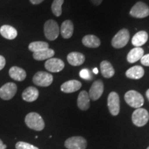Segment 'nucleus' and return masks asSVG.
<instances>
[{"label": "nucleus", "mask_w": 149, "mask_h": 149, "mask_svg": "<svg viewBox=\"0 0 149 149\" xmlns=\"http://www.w3.org/2000/svg\"><path fill=\"white\" fill-rule=\"evenodd\" d=\"M144 70L140 66H135L131 67L126 70V76L128 78L133 79H139L144 76Z\"/></svg>", "instance_id": "obj_20"}, {"label": "nucleus", "mask_w": 149, "mask_h": 149, "mask_svg": "<svg viewBox=\"0 0 149 149\" xmlns=\"http://www.w3.org/2000/svg\"><path fill=\"white\" fill-rule=\"evenodd\" d=\"M146 95L147 98H148V100H149V89H148V90H147L146 93Z\"/></svg>", "instance_id": "obj_35"}, {"label": "nucleus", "mask_w": 149, "mask_h": 149, "mask_svg": "<svg viewBox=\"0 0 149 149\" xmlns=\"http://www.w3.org/2000/svg\"><path fill=\"white\" fill-rule=\"evenodd\" d=\"M147 149H149V146L148 147V148H147Z\"/></svg>", "instance_id": "obj_37"}, {"label": "nucleus", "mask_w": 149, "mask_h": 149, "mask_svg": "<svg viewBox=\"0 0 149 149\" xmlns=\"http://www.w3.org/2000/svg\"><path fill=\"white\" fill-rule=\"evenodd\" d=\"M6 145L3 144V141L0 139V149H6Z\"/></svg>", "instance_id": "obj_34"}, {"label": "nucleus", "mask_w": 149, "mask_h": 149, "mask_svg": "<svg viewBox=\"0 0 149 149\" xmlns=\"http://www.w3.org/2000/svg\"><path fill=\"white\" fill-rule=\"evenodd\" d=\"M93 72H94V73H95V74H97L98 73V70H97V68H94V69H93Z\"/></svg>", "instance_id": "obj_36"}, {"label": "nucleus", "mask_w": 149, "mask_h": 149, "mask_svg": "<svg viewBox=\"0 0 149 149\" xmlns=\"http://www.w3.org/2000/svg\"><path fill=\"white\" fill-rule=\"evenodd\" d=\"M64 0H54L51 6V10L53 13L56 17H59L62 13L61 6L64 3Z\"/></svg>", "instance_id": "obj_27"}, {"label": "nucleus", "mask_w": 149, "mask_h": 149, "mask_svg": "<svg viewBox=\"0 0 149 149\" xmlns=\"http://www.w3.org/2000/svg\"><path fill=\"white\" fill-rule=\"evenodd\" d=\"M103 0H91V1L92 2L93 4L95 6H99L100 5L102 2Z\"/></svg>", "instance_id": "obj_32"}, {"label": "nucleus", "mask_w": 149, "mask_h": 149, "mask_svg": "<svg viewBox=\"0 0 149 149\" xmlns=\"http://www.w3.org/2000/svg\"><path fill=\"white\" fill-rule=\"evenodd\" d=\"M148 35L146 31H139L134 35L132 39V44L136 47H140L146 43L148 41Z\"/></svg>", "instance_id": "obj_21"}, {"label": "nucleus", "mask_w": 149, "mask_h": 149, "mask_svg": "<svg viewBox=\"0 0 149 149\" xmlns=\"http://www.w3.org/2000/svg\"><path fill=\"white\" fill-rule=\"evenodd\" d=\"M74 31V26L70 20H66L61 24L60 33L64 39H69L72 37Z\"/></svg>", "instance_id": "obj_19"}, {"label": "nucleus", "mask_w": 149, "mask_h": 149, "mask_svg": "<svg viewBox=\"0 0 149 149\" xmlns=\"http://www.w3.org/2000/svg\"><path fill=\"white\" fill-rule=\"evenodd\" d=\"M54 55H55L54 50L51 49V48H47V49L37 52V53H33V57L35 60L42 61L52 58Z\"/></svg>", "instance_id": "obj_25"}, {"label": "nucleus", "mask_w": 149, "mask_h": 149, "mask_svg": "<svg viewBox=\"0 0 149 149\" xmlns=\"http://www.w3.org/2000/svg\"><path fill=\"white\" fill-rule=\"evenodd\" d=\"M77 107L81 111H87L90 108V97L86 91L80 92L77 97Z\"/></svg>", "instance_id": "obj_14"}, {"label": "nucleus", "mask_w": 149, "mask_h": 149, "mask_svg": "<svg viewBox=\"0 0 149 149\" xmlns=\"http://www.w3.org/2000/svg\"><path fill=\"white\" fill-rule=\"evenodd\" d=\"M39 97V91L33 86H29L22 93V99L28 102L35 101Z\"/></svg>", "instance_id": "obj_16"}, {"label": "nucleus", "mask_w": 149, "mask_h": 149, "mask_svg": "<svg viewBox=\"0 0 149 149\" xmlns=\"http://www.w3.org/2000/svg\"><path fill=\"white\" fill-rule=\"evenodd\" d=\"M9 75L15 81H22L26 77V72L23 68L18 66H13L9 70Z\"/></svg>", "instance_id": "obj_17"}, {"label": "nucleus", "mask_w": 149, "mask_h": 149, "mask_svg": "<svg viewBox=\"0 0 149 149\" xmlns=\"http://www.w3.org/2000/svg\"><path fill=\"white\" fill-rule=\"evenodd\" d=\"M44 1V0H30V1H31L33 4H40V3H41Z\"/></svg>", "instance_id": "obj_33"}, {"label": "nucleus", "mask_w": 149, "mask_h": 149, "mask_svg": "<svg viewBox=\"0 0 149 149\" xmlns=\"http://www.w3.org/2000/svg\"><path fill=\"white\" fill-rule=\"evenodd\" d=\"M44 32L46 38L50 41H54L57 38L59 34L58 24L55 20L49 19L46 21L44 26Z\"/></svg>", "instance_id": "obj_3"}, {"label": "nucleus", "mask_w": 149, "mask_h": 149, "mask_svg": "<svg viewBox=\"0 0 149 149\" xmlns=\"http://www.w3.org/2000/svg\"><path fill=\"white\" fill-rule=\"evenodd\" d=\"M0 34L5 39L12 40L17 36V31L14 27L10 25H3L0 28Z\"/></svg>", "instance_id": "obj_18"}, {"label": "nucleus", "mask_w": 149, "mask_h": 149, "mask_svg": "<svg viewBox=\"0 0 149 149\" xmlns=\"http://www.w3.org/2000/svg\"><path fill=\"white\" fill-rule=\"evenodd\" d=\"M124 100L130 107L139 109L143 106L144 100L143 96L137 91L131 90L126 93L124 95Z\"/></svg>", "instance_id": "obj_2"}, {"label": "nucleus", "mask_w": 149, "mask_h": 149, "mask_svg": "<svg viewBox=\"0 0 149 149\" xmlns=\"http://www.w3.org/2000/svg\"><path fill=\"white\" fill-rule=\"evenodd\" d=\"M104 84L102 80H97L93 83L90 91H89V97L93 101H96L101 97L104 92Z\"/></svg>", "instance_id": "obj_12"}, {"label": "nucleus", "mask_w": 149, "mask_h": 149, "mask_svg": "<svg viewBox=\"0 0 149 149\" xmlns=\"http://www.w3.org/2000/svg\"><path fill=\"white\" fill-rule=\"evenodd\" d=\"M47 48H49V45L45 42H33L29 45V49L33 53H37Z\"/></svg>", "instance_id": "obj_26"}, {"label": "nucleus", "mask_w": 149, "mask_h": 149, "mask_svg": "<svg viewBox=\"0 0 149 149\" xmlns=\"http://www.w3.org/2000/svg\"><path fill=\"white\" fill-rule=\"evenodd\" d=\"M100 69L104 77L111 78L114 75L115 70L109 61H103L100 64Z\"/></svg>", "instance_id": "obj_24"}, {"label": "nucleus", "mask_w": 149, "mask_h": 149, "mask_svg": "<svg viewBox=\"0 0 149 149\" xmlns=\"http://www.w3.org/2000/svg\"><path fill=\"white\" fill-rule=\"evenodd\" d=\"M149 120L148 112L146 109L139 108L133 113L132 115V121L135 126L141 127L146 125Z\"/></svg>", "instance_id": "obj_6"}, {"label": "nucleus", "mask_w": 149, "mask_h": 149, "mask_svg": "<svg viewBox=\"0 0 149 149\" xmlns=\"http://www.w3.org/2000/svg\"><path fill=\"white\" fill-rule=\"evenodd\" d=\"M64 146L68 149H86L87 141L84 137L81 136H74L67 139Z\"/></svg>", "instance_id": "obj_7"}, {"label": "nucleus", "mask_w": 149, "mask_h": 149, "mask_svg": "<svg viewBox=\"0 0 149 149\" xmlns=\"http://www.w3.org/2000/svg\"><path fill=\"white\" fill-rule=\"evenodd\" d=\"M67 60L71 66H77L83 64L85 61V56L78 52H72L67 56Z\"/></svg>", "instance_id": "obj_15"}, {"label": "nucleus", "mask_w": 149, "mask_h": 149, "mask_svg": "<svg viewBox=\"0 0 149 149\" xmlns=\"http://www.w3.org/2000/svg\"><path fill=\"white\" fill-rule=\"evenodd\" d=\"M81 83L77 80L72 79L67 81L61 86V91L65 93H71L81 88Z\"/></svg>", "instance_id": "obj_13"}, {"label": "nucleus", "mask_w": 149, "mask_h": 149, "mask_svg": "<svg viewBox=\"0 0 149 149\" xmlns=\"http://www.w3.org/2000/svg\"><path fill=\"white\" fill-rule=\"evenodd\" d=\"M17 86L13 82H8L0 88V97L3 100H10L15 95Z\"/></svg>", "instance_id": "obj_10"}, {"label": "nucleus", "mask_w": 149, "mask_h": 149, "mask_svg": "<svg viewBox=\"0 0 149 149\" xmlns=\"http://www.w3.org/2000/svg\"><path fill=\"white\" fill-rule=\"evenodd\" d=\"M25 123L29 128L41 131L45 127V123L42 116L37 113H30L25 117Z\"/></svg>", "instance_id": "obj_1"}, {"label": "nucleus", "mask_w": 149, "mask_h": 149, "mask_svg": "<svg viewBox=\"0 0 149 149\" xmlns=\"http://www.w3.org/2000/svg\"><path fill=\"white\" fill-rule=\"evenodd\" d=\"M79 75L82 79H89L91 78V73L88 70L82 69L79 72Z\"/></svg>", "instance_id": "obj_29"}, {"label": "nucleus", "mask_w": 149, "mask_h": 149, "mask_svg": "<svg viewBox=\"0 0 149 149\" xmlns=\"http://www.w3.org/2000/svg\"><path fill=\"white\" fill-rule=\"evenodd\" d=\"M140 60L141 64H143L144 66H149V54L143 56Z\"/></svg>", "instance_id": "obj_30"}, {"label": "nucleus", "mask_w": 149, "mask_h": 149, "mask_svg": "<svg viewBox=\"0 0 149 149\" xmlns=\"http://www.w3.org/2000/svg\"><path fill=\"white\" fill-rule=\"evenodd\" d=\"M15 148L16 149H39L37 147L24 141H18L15 144Z\"/></svg>", "instance_id": "obj_28"}, {"label": "nucleus", "mask_w": 149, "mask_h": 149, "mask_svg": "<svg viewBox=\"0 0 149 149\" xmlns=\"http://www.w3.org/2000/svg\"><path fill=\"white\" fill-rule=\"evenodd\" d=\"M64 63L61 59L58 58H52L48 59L46 61L45 66L46 69L51 72H58L64 69Z\"/></svg>", "instance_id": "obj_11"}, {"label": "nucleus", "mask_w": 149, "mask_h": 149, "mask_svg": "<svg viewBox=\"0 0 149 149\" xmlns=\"http://www.w3.org/2000/svg\"><path fill=\"white\" fill-rule=\"evenodd\" d=\"M144 51L142 48L140 47H136L132 49L127 55V61L129 63H135L144 56Z\"/></svg>", "instance_id": "obj_23"}, {"label": "nucleus", "mask_w": 149, "mask_h": 149, "mask_svg": "<svg viewBox=\"0 0 149 149\" xmlns=\"http://www.w3.org/2000/svg\"><path fill=\"white\" fill-rule=\"evenodd\" d=\"M6 65V59L2 55H0V70L4 68Z\"/></svg>", "instance_id": "obj_31"}, {"label": "nucleus", "mask_w": 149, "mask_h": 149, "mask_svg": "<svg viewBox=\"0 0 149 149\" xmlns=\"http://www.w3.org/2000/svg\"><path fill=\"white\" fill-rule=\"evenodd\" d=\"M130 15L135 18H144L149 15V7L141 1L137 2L132 7Z\"/></svg>", "instance_id": "obj_8"}, {"label": "nucleus", "mask_w": 149, "mask_h": 149, "mask_svg": "<svg viewBox=\"0 0 149 149\" xmlns=\"http://www.w3.org/2000/svg\"><path fill=\"white\" fill-rule=\"evenodd\" d=\"M82 44L86 47L95 48H98L101 44L100 39L95 35H86L82 39Z\"/></svg>", "instance_id": "obj_22"}, {"label": "nucleus", "mask_w": 149, "mask_h": 149, "mask_svg": "<svg viewBox=\"0 0 149 149\" xmlns=\"http://www.w3.org/2000/svg\"><path fill=\"white\" fill-rule=\"evenodd\" d=\"M120 97L118 94L115 92L110 93L108 97V107L110 113L113 116H116L119 114L120 110Z\"/></svg>", "instance_id": "obj_9"}, {"label": "nucleus", "mask_w": 149, "mask_h": 149, "mask_svg": "<svg viewBox=\"0 0 149 149\" xmlns=\"http://www.w3.org/2000/svg\"><path fill=\"white\" fill-rule=\"evenodd\" d=\"M53 75L51 73L44 71L37 72L33 77V83L35 85L42 87L49 86L53 83Z\"/></svg>", "instance_id": "obj_5"}, {"label": "nucleus", "mask_w": 149, "mask_h": 149, "mask_svg": "<svg viewBox=\"0 0 149 149\" xmlns=\"http://www.w3.org/2000/svg\"><path fill=\"white\" fill-rule=\"evenodd\" d=\"M129 38L128 31L126 29H123L115 35L111 41V44L115 48H122L128 44Z\"/></svg>", "instance_id": "obj_4"}]
</instances>
